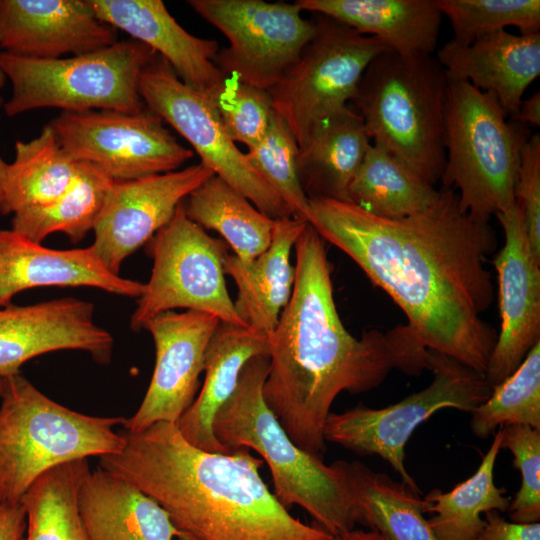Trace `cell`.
Returning a JSON list of instances; mask_svg holds the SVG:
<instances>
[{"label":"cell","instance_id":"obj_45","mask_svg":"<svg viewBox=\"0 0 540 540\" xmlns=\"http://www.w3.org/2000/svg\"><path fill=\"white\" fill-rule=\"evenodd\" d=\"M8 164L0 156V204L3 198L4 184L7 175Z\"/></svg>","mask_w":540,"mask_h":540},{"label":"cell","instance_id":"obj_19","mask_svg":"<svg viewBox=\"0 0 540 540\" xmlns=\"http://www.w3.org/2000/svg\"><path fill=\"white\" fill-rule=\"evenodd\" d=\"M117 42L87 0H0V48L33 59L90 53Z\"/></svg>","mask_w":540,"mask_h":540},{"label":"cell","instance_id":"obj_46","mask_svg":"<svg viewBox=\"0 0 540 540\" xmlns=\"http://www.w3.org/2000/svg\"><path fill=\"white\" fill-rule=\"evenodd\" d=\"M178 539L179 540H198L194 536H192V535H190L188 533L182 532V531H181L180 535L178 536Z\"/></svg>","mask_w":540,"mask_h":540},{"label":"cell","instance_id":"obj_25","mask_svg":"<svg viewBox=\"0 0 540 540\" xmlns=\"http://www.w3.org/2000/svg\"><path fill=\"white\" fill-rule=\"evenodd\" d=\"M302 11L326 16L379 39L402 55H432L442 13L436 0H297Z\"/></svg>","mask_w":540,"mask_h":540},{"label":"cell","instance_id":"obj_16","mask_svg":"<svg viewBox=\"0 0 540 540\" xmlns=\"http://www.w3.org/2000/svg\"><path fill=\"white\" fill-rule=\"evenodd\" d=\"M214 173L201 163L167 173L115 181L95 224L94 254L119 275L123 261L163 228L177 207Z\"/></svg>","mask_w":540,"mask_h":540},{"label":"cell","instance_id":"obj_13","mask_svg":"<svg viewBox=\"0 0 540 540\" xmlns=\"http://www.w3.org/2000/svg\"><path fill=\"white\" fill-rule=\"evenodd\" d=\"M203 19L221 31L229 46L214 64L225 75L269 90L297 61L315 34L296 3L262 0H190Z\"/></svg>","mask_w":540,"mask_h":540},{"label":"cell","instance_id":"obj_29","mask_svg":"<svg viewBox=\"0 0 540 540\" xmlns=\"http://www.w3.org/2000/svg\"><path fill=\"white\" fill-rule=\"evenodd\" d=\"M183 206L190 220L218 232L242 262L252 261L271 243L275 220L217 175L198 186Z\"/></svg>","mask_w":540,"mask_h":540},{"label":"cell","instance_id":"obj_18","mask_svg":"<svg viewBox=\"0 0 540 540\" xmlns=\"http://www.w3.org/2000/svg\"><path fill=\"white\" fill-rule=\"evenodd\" d=\"M113 337L94 320L93 303L73 297L0 309V377L20 373L39 355L81 350L100 363L110 361Z\"/></svg>","mask_w":540,"mask_h":540},{"label":"cell","instance_id":"obj_3","mask_svg":"<svg viewBox=\"0 0 540 540\" xmlns=\"http://www.w3.org/2000/svg\"><path fill=\"white\" fill-rule=\"evenodd\" d=\"M118 453L99 466L153 498L174 525L198 540H332L303 523L271 493L249 449L208 452L190 444L176 424L125 432Z\"/></svg>","mask_w":540,"mask_h":540},{"label":"cell","instance_id":"obj_39","mask_svg":"<svg viewBox=\"0 0 540 540\" xmlns=\"http://www.w3.org/2000/svg\"><path fill=\"white\" fill-rule=\"evenodd\" d=\"M502 429L501 449H508L514 467L522 476L520 489L510 502L512 522L535 523L540 520V430L527 425H506Z\"/></svg>","mask_w":540,"mask_h":540},{"label":"cell","instance_id":"obj_23","mask_svg":"<svg viewBox=\"0 0 540 540\" xmlns=\"http://www.w3.org/2000/svg\"><path fill=\"white\" fill-rule=\"evenodd\" d=\"M78 511L90 540H174L181 533L153 498L100 466L81 483Z\"/></svg>","mask_w":540,"mask_h":540},{"label":"cell","instance_id":"obj_40","mask_svg":"<svg viewBox=\"0 0 540 540\" xmlns=\"http://www.w3.org/2000/svg\"><path fill=\"white\" fill-rule=\"evenodd\" d=\"M515 202L522 210L531 251L540 262V134L525 140L515 181Z\"/></svg>","mask_w":540,"mask_h":540},{"label":"cell","instance_id":"obj_31","mask_svg":"<svg viewBox=\"0 0 540 540\" xmlns=\"http://www.w3.org/2000/svg\"><path fill=\"white\" fill-rule=\"evenodd\" d=\"M440 190L401 160L371 144L350 187V203L379 217L405 218L433 205Z\"/></svg>","mask_w":540,"mask_h":540},{"label":"cell","instance_id":"obj_12","mask_svg":"<svg viewBox=\"0 0 540 540\" xmlns=\"http://www.w3.org/2000/svg\"><path fill=\"white\" fill-rule=\"evenodd\" d=\"M148 110L185 138L211 170L273 220L293 217L280 195L256 172L227 134L213 99L183 83L159 55L139 79Z\"/></svg>","mask_w":540,"mask_h":540},{"label":"cell","instance_id":"obj_35","mask_svg":"<svg viewBox=\"0 0 540 540\" xmlns=\"http://www.w3.org/2000/svg\"><path fill=\"white\" fill-rule=\"evenodd\" d=\"M471 415L472 433L481 439L506 425H527L540 430V341Z\"/></svg>","mask_w":540,"mask_h":540},{"label":"cell","instance_id":"obj_38","mask_svg":"<svg viewBox=\"0 0 540 540\" xmlns=\"http://www.w3.org/2000/svg\"><path fill=\"white\" fill-rule=\"evenodd\" d=\"M213 101L234 143L239 142L251 148L263 138L274 112L267 90L226 76Z\"/></svg>","mask_w":540,"mask_h":540},{"label":"cell","instance_id":"obj_36","mask_svg":"<svg viewBox=\"0 0 540 540\" xmlns=\"http://www.w3.org/2000/svg\"><path fill=\"white\" fill-rule=\"evenodd\" d=\"M453 30V41L468 45L484 36L516 27L520 34L540 33L539 0H436Z\"/></svg>","mask_w":540,"mask_h":540},{"label":"cell","instance_id":"obj_9","mask_svg":"<svg viewBox=\"0 0 540 540\" xmlns=\"http://www.w3.org/2000/svg\"><path fill=\"white\" fill-rule=\"evenodd\" d=\"M429 370L432 382L395 404L374 409L359 403L342 413L330 412L323 429L325 442L381 457L403 482L420 492L404 465V448L412 433L441 409L471 413L493 389L484 373L434 351H430Z\"/></svg>","mask_w":540,"mask_h":540},{"label":"cell","instance_id":"obj_4","mask_svg":"<svg viewBox=\"0 0 540 540\" xmlns=\"http://www.w3.org/2000/svg\"><path fill=\"white\" fill-rule=\"evenodd\" d=\"M268 368L267 354L245 364L233 393L213 418L216 439L230 453L239 448L259 453L270 468L274 496L288 510L303 508L332 536L355 528L361 518L350 463L326 465L289 438L263 398Z\"/></svg>","mask_w":540,"mask_h":540},{"label":"cell","instance_id":"obj_24","mask_svg":"<svg viewBox=\"0 0 540 540\" xmlns=\"http://www.w3.org/2000/svg\"><path fill=\"white\" fill-rule=\"evenodd\" d=\"M307 224L294 217L275 220L270 245L255 259L242 262L229 252L224 256V273L238 290L234 302L238 315L248 327L268 337L291 297L295 266L290 255Z\"/></svg>","mask_w":540,"mask_h":540},{"label":"cell","instance_id":"obj_42","mask_svg":"<svg viewBox=\"0 0 540 540\" xmlns=\"http://www.w3.org/2000/svg\"><path fill=\"white\" fill-rule=\"evenodd\" d=\"M26 527V509L21 501L0 503V540H21Z\"/></svg>","mask_w":540,"mask_h":540},{"label":"cell","instance_id":"obj_43","mask_svg":"<svg viewBox=\"0 0 540 540\" xmlns=\"http://www.w3.org/2000/svg\"><path fill=\"white\" fill-rule=\"evenodd\" d=\"M522 124L540 126V92L537 91L528 99L522 100L518 111L512 117Z\"/></svg>","mask_w":540,"mask_h":540},{"label":"cell","instance_id":"obj_14","mask_svg":"<svg viewBox=\"0 0 540 540\" xmlns=\"http://www.w3.org/2000/svg\"><path fill=\"white\" fill-rule=\"evenodd\" d=\"M49 124L71 159L98 167L114 181L178 170L194 154L150 110L62 112Z\"/></svg>","mask_w":540,"mask_h":540},{"label":"cell","instance_id":"obj_37","mask_svg":"<svg viewBox=\"0 0 540 540\" xmlns=\"http://www.w3.org/2000/svg\"><path fill=\"white\" fill-rule=\"evenodd\" d=\"M298 153L291 130L274 111L263 138L245 154L250 165L280 195L293 217L308 223L310 206L299 181Z\"/></svg>","mask_w":540,"mask_h":540},{"label":"cell","instance_id":"obj_32","mask_svg":"<svg viewBox=\"0 0 540 540\" xmlns=\"http://www.w3.org/2000/svg\"><path fill=\"white\" fill-rule=\"evenodd\" d=\"M350 472L361 524L385 540H438L420 492L358 461L350 463Z\"/></svg>","mask_w":540,"mask_h":540},{"label":"cell","instance_id":"obj_1","mask_svg":"<svg viewBox=\"0 0 540 540\" xmlns=\"http://www.w3.org/2000/svg\"><path fill=\"white\" fill-rule=\"evenodd\" d=\"M309 206L308 223L393 299L426 349L485 373L497 339L482 318L494 300L485 262L497 238L489 222L463 212L447 187L429 208L400 219L337 200Z\"/></svg>","mask_w":540,"mask_h":540},{"label":"cell","instance_id":"obj_33","mask_svg":"<svg viewBox=\"0 0 540 540\" xmlns=\"http://www.w3.org/2000/svg\"><path fill=\"white\" fill-rule=\"evenodd\" d=\"M78 163V174L63 195L49 204L13 214V231L38 243L62 232L78 243L94 229L115 181L90 163Z\"/></svg>","mask_w":540,"mask_h":540},{"label":"cell","instance_id":"obj_21","mask_svg":"<svg viewBox=\"0 0 540 540\" xmlns=\"http://www.w3.org/2000/svg\"><path fill=\"white\" fill-rule=\"evenodd\" d=\"M95 287L139 298L145 283L110 272L91 247L56 250L11 230H0V307L34 287Z\"/></svg>","mask_w":540,"mask_h":540},{"label":"cell","instance_id":"obj_2","mask_svg":"<svg viewBox=\"0 0 540 540\" xmlns=\"http://www.w3.org/2000/svg\"><path fill=\"white\" fill-rule=\"evenodd\" d=\"M294 249L293 290L269 335L262 392L289 438L321 457L325 421L341 392L370 391L393 369L419 375L429 370L430 350L407 324L354 337L336 308L325 241L308 223Z\"/></svg>","mask_w":540,"mask_h":540},{"label":"cell","instance_id":"obj_5","mask_svg":"<svg viewBox=\"0 0 540 540\" xmlns=\"http://www.w3.org/2000/svg\"><path fill=\"white\" fill-rule=\"evenodd\" d=\"M447 88L432 55L387 50L366 68L352 100L371 142L433 186L445 166Z\"/></svg>","mask_w":540,"mask_h":540},{"label":"cell","instance_id":"obj_47","mask_svg":"<svg viewBox=\"0 0 540 540\" xmlns=\"http://www.w3.org/2000/svg\"><path fill=\"white\" fill-rule=\"evenodd\" d=\"M5 81H6V76H5L4 72L0 68V91H1L2 87L4 86ZM1 105H2V98L0 96V106Z\"/></svg>","mask_w":540,"mask_h":540},{"label":"cell","instance_id":"obj_11","mask_svg":"<svg viewBox=\"0 0 540 540\" xmlns=\"http://www.w3.org/2000/svg\"><path fill=\"white\" fill-rule=\"evenodd\" d=\"M317 15L314 36L268 90L273 110L288 125L298 148L318 121L354 99L366 68L375 57L390 50L375 37Z\"/></svg>","mask_w":540,"mask_h":540},{"label":"cell","instance_id":"obj_17","mask_svg":"<svg viewBox=\"0 0 540 540\" xmlns=\"http://www.w3.org/2000/svg\"><path fill=\"white\" fill-rule=\"evenodd\" d=\"M505 235L493 264L501 326L484 373L494 387L509 377L540 341V262L530 248L517 203L495 215Z\"/></svg>","mask_w":540,"mask_h":540},{"label":"cell","instance_id":"obj_28","mask_svg":"<svg viewBox=\"0 0 540 540\" xmlns=\"http://www.w3.org/2000/svg\"><path fill=\"white\" fill-rule=\"evenodd\" d=\"M79 163L61 147L50 124L34 139L15 143V159L8 164L2 214H15L49 204L73 184Z\"/></svg>","mask_w":540,"mask_h":540},{"label":"cell","instance_id":"obj_10","mask_svg":"<svg viewBox=\"0 0 540 540\" xmlns=\"http://www.w3.org/2000/svg\"><path fill=\"white\" fill-rule=\"evenodd\" d=\"M148 243L153 266L130 319L134 331L142 330L154 316L175 309L204 312L220 322L248 327L226 287L227 246L190 220L183 202Z\"/></svg>","mask_w":540,"mask_h":540},{"label":"cell","instance_id":"obj_48","mask_svg":"<svg viewBox=\"0 0 540 540\" xmlns=\"http://www.w3.org/2000/svg\"><path fill=\"white\" fill-rule=\"evenodd\" d=\"M3 386H4V378L0 377V396L3 390Z\"/></svg>","mask_w":540,"mask_h":540},{"label":"cell","instance_id":"obj_15","mask_svg":"<svg viewBox=\"0 0 540 540\" xmlns=\"http://www.w3.org/2000/svg\"><path fill=\"white\" fill-rule=\"evenodd\" d=\"M219 324L217 317L193 310L166 311L144 324L154 341L155 366L138 410L125 419L126 432L177 424L196 398L205 352Z\"/></svg>","mask_w":540,"mask_h":540},{"label":"cell","instance_id":"obj_44","mask_svg":"<svg viewBox=\"0 0 540 540\" xmlns=\"http://www.w3.org/2000/svg\"><path fill=\"white\" fill-rule=\"evenodd\" d=\"M332 540H385V538L374 529H351L349 531L333 536Z\"/></svg>","mask_w":540,"mask_h":540},{"label":"cell","instance_id":"obj_34","mask_svg":"<svg viewBox=\"0 0 540 540\" xmlns=\"http://www.w3.org/2000/svg\"><path fill=\"white\" fill-rule=\"evenodd\" d=\"M90 471L87 459L42 474L21 499L27 515L21 540H90L78 511V492Z\"/></svg>","mask_w":540,"mask_h":540},{"label":"cell","instance_id":"obj_20","mask_svg":"<svg viewBox=\"0 0 540 540\" xmlns=\"http://www.w3.org/2000/svg\"><path fill=\"white\" fill-rule=\"evenodd\" d=\"M95 16L149 46L191 88L216 97L226 76L214 64L215 40L196 37L171 16L161 0H87Z\"/></svg>","mask_w":540,"mask_h":540},{"label":"cell","instance_id":"obj_6","mask_svg":"<svg viewBox=\"0 0 540 540\" xmlns=\"http://www.w3.org/2000/svg\"><path fill=\"white\" fill-rule=\"evenodd\" d=\"M0 405V503L20 502L59 465L118 453L123 417L89 416L44 395L20 373L4 378Z\"/></svg>","mask_w":540,"mask_h":540},{"label":"cell","instance_id":"obj_27","mask_svg":"<svg viewBox=\"0 0 540 540\" xmlns=\"http://www.w3.org/2000/svg\"><path fill=\"white\" fill-rule=\"evenodd\" d=\"M371 144L360 115L348 105L318 121L297 158L307 198L350 203V184Z\"/></svg>","mask_w":540,"mask_h":540},{"label":"cell","instance_id":"obj_30","mask_svg":"<svg viewBox=\"0 0 540 540\" xmlns=\"http://www.w3.org/2000/svg\"><path fill=\"white\" fill-rule=\"evenodd\" d=\"M496 431L489 450L471 477L449 492L434 489L423 499L426 513H433L427 522L438 540H476L485 525L481 514L508 510L511 499L505 495V488L495 485L493 477L502 442L501 427Z\"/></svg>","mask_w":540,"mask_h":540},{"label":"cell","instance_id":"obj_22","mask_svg":"<svg viewBox=\"0 0 540 540\" xmlns=\"http://www.w3.org/2000/svg\"><path fill=\"white\" fill-rule=\"evenodd\" d=\"M450 79L464 80L493 94L513 117L529 85L540 75V33L499 31L461 45L452 39L436 56Z\"/></svg>","mask_w":540,"mask_h":540},{"label":"cell","instance_id":"obj_41","mask_svg":"<svg viewBox=\"0 0 540 540\" xmlns=\"http://www.w3.org/2000/svg\"><path fill=\"white\" fill-rule=\"evenodd\" d=\"M485 525L476 540H540V523H517L505 520L500 512L484 513Z\"/></svg>","mask_w":540,"mask_h":540},{"label":"cell","instance_id":"obj_8","mask_svg":"<svg viewBox=\"0 0 540 540\" xmlns=\"http://www.w3.org/2000/svg\"><path fill=\"white\" fill-rule=\"evenodd\" d=\"M157 56L149 46L133 39L57 59L0 52V68L12 84L4 111L9 117L41 108L71 113L140 112L145 105L139 94V79Z\"/></svg>","mask_w":540,"mask_h":540},{"label":"cell","instance_id":"obj_26","mask_svg":"<svg viewBox=\"0 0 540 540\" xmlns=\"http://www.w3.org/2000/svg\"><path fill=\"white\" fill-rule=\"evenodd\" d=\"M264 354L269 355L267 335L220 322L205 352L200 392L176 424L190 444L208 452L230 453L213 433V418L233 393L245 364Z\"/></svg>","mask_w":540,"mask_h":540},{"label":"cell","instance_id":"obj_7","mask_svg":"<svg viewBox=\"0 0 540 540\" xmlns=\"http://www.w3.org/2000/svg\"><path fill=\"white\" fill-rule=\"evenodd\" d=\"M527 137L507 121L493 94L448 78L442 187L457 189L463 212L489 222L516 203L515 181Z\"/></svg>","mask_w":540,"mask_h":540}]
</instances>
